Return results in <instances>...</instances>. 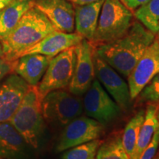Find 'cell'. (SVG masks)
Instances as JSON below:
<instances>
[{"label": "cell", "instance_id": "cell-5", "mask_svg": "<svg viewBox=\"0 0 159 159\" xmlns=\"http://www.w3.org/2000/svg\"><path fill=\"white\" fill-rule=\"evenodd\" d=\"M83 110L80 96L63 89L51 91L42 99L43 118L61 126H66L71 120L80 116Z\"/></svg>", "mask_w": 159, "mask_h": 159}, {"label": "cell", "instance_id": "cell-3", "mask_svg": "<svg viewBox=\"0 0 159 159\" xmlns=\"http://www.w3.org/2000/svg\"><path fill=\"white\" fill-rule=\"evenodd\" d=\"M42 97L38 85H30L25 97L9 122L29 146L38 148L44 129Z\"/></svg>", "mask_w": 159, "mask_h": 159}, {"label": "cell", "instance_id": "cell-27", "mask_svg": "<svg viewBox=\"0 0 159 159\" xmlns=\"http://www.w3.org/2000/svg\"><path fill=\"white\" fill-rule=\"evenodd\" d=\"M124 5L126 6L129 10L131 11H135V10L147 2H148L150 0H120Z\"/></svg>", "mask_w": 159, "mask_h": 159}, {"label": "cell", "instance_id": "cell-31", "mask_svg": "<svg viewBox=\"0 0 159 159\" xmlns=\"http://www.w3.org/2000/svg\"><path fill=\"white\" fill-rule=\"evenodd\" d=\"M152 159H159V152H158V153H156V155H155V156L153 157V158Z\"/></svg>", "mask_w": 159, "mask_h": 159}, {"label": "cell", "instance_id": "cell-9", "mask_svg": "<svg viewBox=\"0 0 159 159\" xmlns=\"http://www.w3.org/2000/svg\"><path fill=\"white\" fill-rule=\"evenodd\" d=\"M103 131V124L98 121L91 117H77L65 126L57 144V151L62 152L77 145L98 139Z\"/></svg>", "mask_w": 159, "mask_h": 159}, {"label": "cell", "instance_id": "cell-33", "mask_svg": "<svg viewBox=\"0 0 159 159\" xmlns=\"http://www.w3.org/2000/svg\"><path fill=\"white\" fill-rule=\"evenodd\" d=\"M158 35H159V32H158Z\"/></svg>", "mask_w": 159, "mask_h": 159}, {"label": "cell", "instance_id": "cell-1", "mask_svg": "<svg viewBox=\"0 0 159 159\" xmlns=\"http://www.w3.org/2000/svg\"><path fill=\"white\" fill-rule=\"evenodd\" d=\"M154 40V33L134 20L125 35L111 42L97 46L95 52L113 69L128 77Z\"/></svg>", "mask_w": 159, "mask_h": 159}, {"label": "cell", "instance_id": "cell-18", "mask_svg": "<svg viewBox=\"0 0 159 159\" xmlns=\"http://www.w3.org/2000/svg\"><path fill=\"white\" fill-rule=\"evenodd\" d=\"M34 5V0H13L0 11V41L14 29L22 16Z\"/></svg>", "mask_w": 159, "mask_h": 159}, {"label": "cell", "instance_id": "cell-2", "mask_svg": "<svg viewBox=\"0 0 159 159\" xmlns=\"http://www.w3.org/2000/svg\"><path fill=\"white\" fill-rule=\"evenodd\" d=\"M55 30H57L50 21L33 5L22 16L10 34L1 41L5 58L13 61L24 51Z\"/></svg>", "mask_w": 159, "mask_h": 159}, {"label": "cell", "instance_id": "cell-34", "mask_svg": "<svg viewBox=\"0 0 159 159\" xmlns=\"http://www.w3.org/2000/svg\"><path fill=\"white\" fill-rule=\"evenodd\" d=\"M158 37H159V35H158Z\"/></svg>", "mask_w": 159, "mask_h": 159}, {"label": "cell", "instance_id": "cell-30", "mask_svg": "<svg viewBox=\"0 0 159 159\" xmlns=\"http://www.w3.org/2000/svg\"><path fill=\"white\" fill-rule=\"evenodd\" d=\"M3 57H5V52H4L2 43L0 41V58H3Z\"/></svg>", "mask_w": 159, "mask_h": 159}, {"label": "cell", "instance_id": "cell-24", "mask_svg": "<svg viewBox=\"0 0 159 159\" xmlns=\"http://www.w3.org/2000/svg\"><path fill=\"white\" fill-rule=\"evenodd\" d=\"M139 96H140L141 102L159 105V73L142 89Z\"/></svg>", "mask_w": 159, "mask_h": 159}, {"label": "cell", "instance_id": "cell-6", "mask_svg": "<svg viewBox=\"0 0 159 159\" xmlns=\"http://www.w3.org/2000/svg\"><path fill=\"white\" fill-rule=\"evenodd\" d=\"M75 63V47L61 52L51 59L48 68L38 85L42 98L51 91L69 87L74 75Z\"/></svg>", "mask_w": 159, "mask_h": 159}, {"label": "cell", "instance_id": "cell-7", "mask_svg": "<svg viewBox=\"0 0 159 159\" xmlns=\"http://www.w3.org/2000/svg\"><path fill=\"white\" fill-rule=\"evenodd\" d=\"M83 108L89 117L106 124L116 118L120 108L103 89L98 80H94L85 91L83 100Z\"/></svg>", "mask_w": 159, "mask_h": 159}, {"label": "cell", "instance_id": "cell-20", "mask_svg": "<svg viewBox=\"0 0 159 159\" xmlns=\"http://www.w3.org/2000/svg\"><path fill=\"white\" fill-rule=\"evenodd\" d=\"M134 17L154 34L159 32V0H150L134 11Z\"/></svg>", "mask_w": 159, "mask_h": 159}, {"label": "cell", "instance_id": "cell-23", "mask_svg": "<svg viewBox=\"0 0 159 159\" xmlns=\"http://www.w3.org/2000/svg\"><path fill=\"white\" fill-rule=\"evenodd\" d=\"M101 142L99 139L77 145L67 150L62 156V159H95Z\"/></svg>", "mask_w": 159, "mask_h": 159}, {"label": "cell", "instance_id": "cell-11", "mask_svg": "<svg viewBox=\"0 0 159 159\" xmlns=\"http://www.w3.org/2000/svg\"><path fill=\"white\" fill-rule=\"evenodd\" d=\"M94 63L95 75L106 91L114 99L120 109L126 110L130 104L131 98L128 84L119 76L114 69L105 62L94 50Z\"/></svg>", "mask_w": 159, "mask_h": 159}, {"label": "cell", "instance_id": "cell-14", "mask_svg": "<svg viewBox=\"0 0 159 159\" xmlns=\"http://www.w3.org/2000/svg\"><path fill=\"white\" fill-rule=\"evenodd\" d=\"M83 39V37L77 33H68L55 30L36 44L24 51L19 57L29 54H41L53 57L66 49L75 47Z\"/></svg>", "mask_w": 159, "mask_h": 159}, {"label": "cell", "instance_id": "cell-13", "mask_svg": "<svg viewBox=\"0 0 159 159\" xmlns=\"http://www.w3.org/2000/svg\"><path fill=\"white\" fill-rule=\"evenodd\" d=\"M34 5L58 31L75 30V7L69 0H34Z\"/></svg>", "mask_w": 159, "mask_h": 159}, {"label": "cell", "instance_id": "cell-26", "mask_svg": "<svg viewBox=\"0 0 159 159\" xmlns=\"http://www.w3.org/2000/svg\"><path fill=\"white\" fill-rule=\"evenodd\" d=\"M13 71V61L7 59L0 58V80Z\"/></svg>", "mask_w": 159, "mask_h": 159}, {"label": "cell", "instance_id": "cell-8", "mask_svg": "<svg viewBox=\"0 0 159 159\" xmlns=\"http://www.w3.org/2000/svg\"><path fill=\"white\" fill-rule=\"evenodd\" d=\"M76 63L69 91L75 95L84 94L95 78L94 53L95 47L83 39L75 47Z\"/></svg>", "mask_w": 159, "mask_h": 159}, {"label": "cell", "instance_id": "cell-19", "mask_svg": "<svg viewBox=\"0 0 159 159\" xmlns=\"http://www.w3.org/2000/svg\"><path fill=\"white\" fill-rule=\"evenodd\" d=\"M159 128V105L150 103L145 111L144 119L141 127L134 156L131 159H139L150 144L155 133Z\"/></svg>", "mask_w": 159, "mask_h": 159}, {"label": "cell", "instance_id": "cell-22", "mask_svg": "<svg viewBox=\"0 0 159 159\" xmlns=\"http://www.w3.org/2000/svg\"><path fill=\"white\" fill-rule=\"evenodd\" d=\"M96 159H130L122 142V136L114 135L101 143Z\"/></svg>", "mask_w": 159, "mask_h": 159}, {"label": "cell", "instance_id": "cell-29", "mask_svg": "<svg viewBox=\"0 0 159 159\" xmlns=\"http://www.w3.org/2000/svg\"><path fill=\"white\" fill-rule=\"evenodd\" d=\"M12 1L13 0H0V11L11 3Z\"/></svg>", "mask_w": 159, "mask_h": 159}, {"label": "cell", "instance_id": "cell-28", "mask_svg": "<svg viewBox=\"0 0 159 159\" xmlns=\"http://www.w3.org/2000/svg\"><path fill=\"white\" fill-rule=\"evenodd\" d=\"M69 1L75 6H81L95 2L99 1V0H69Z\"/></svg>", "mask_w": 159, "mask_h": 159}, {"label": "cell", "instance_id": "cell-12", "mask_svg": "<svg viewBox=\"0 0 159 159\" xmlns=\"http://www.w3.org/2000/svg\"><path fill=\"white\" fill-rule=\"evenodd\" d=\"M29 87L30 85L15 73L0 84V123L11 119Z\"/></svg>", "mask_w": 159, "mask_h": 159}, {"label": "cell", "instance_id": "cell-10", "mask_svg": "<svg viewBox=\"0 0 159 159\" xmlns=\"http://www.w3.org/2000/svg\"><path fill=\"white\" fill-rule=\"evenodd\" d=\"M158 73L159 41L155 39L128 76L131 100L136 98L142 89Z\"/></svg>", "mask_w": 159, "mask_h": 159}, {"label": "cell", "instance_id": "cell-21", "mask_svg": "<svg viewBox=\"0 0 159 159\" xmlns=\"http://www.w3.org/2000/svg\"><path fill=\"white\" fill-rule=\"evenodd\" d=\"M144 114L145 111L144 110L139 111L129 121V122L125 127L123 134L122 135L123 147L130 157V159H131L134 156L141 127L144 122Z\"/></svg>", "mask_w": 159, "mask_h": 159}, {"label": "cell", "instance_id": "cell-15", "mask_svg": "<svg viewBox=\"0 0 159 159\" xmlns=\"http://www.w3.org/2000/svg\"><path fill=\"white\" fill-rule=\"evenodd\" d=\"M52 57L41 54H29L13 61V71L30 85H38Z\"/></svg>", "mask_w": 159, "mask_h": 159}, {"label": "cell", "instance_id": "cell-25", "mask_svg": "<svg viewBox=\"0 0 159 159\" xmlns=\"http://www.w3.org/2000/svg\"><path fill=\"white\" fill-rule=\"evenodd\" d=\"M159 146V128L155 133L152 140L139 159H152Z\"/></svg>", "mask_w": 159, "mask_h": 159}, {"label": "cell", "instance_id": "cell-17", "mask_svg": "<svg viewBox=\"0 0 159 159\" xmlns=\"http://www.w3.org/2000/svg\"><path fill=\"white\" fill-rule=\"evenodd\" d=\"M28 145L9 121L0 123V158L19 159Z\"/></svg>", "mask_w": 159, "mask_h": 159}, {"label": "cell", "instance_id": "cell-4", "mask_svg": "<svg viewBox=\"0 0 159 159\" xmlns=\"http://www.w3.org/2000/svg\"><path fill=\"white\" fill-rule=\"evenodd\" d=\"M134 17V13L120 0H104L91 43L96 47L122 37L132 25Z\"/></svg>", "mask_w": 159, "mask_h": 159}, {"label": "cell", "instance_id": "cell-16", "mask_svg": "<svg viewBox=\"0 0 159 159\" xmlns=\"http://www.w3.org/2000/svg\"><path fill=\"white\" fill-rule=\"evenodd\" d=\"M103 2L104 0H99L85 5L75 6L76 33L90 42L94 39Z\"/></svg>", "mask_w": 159, "mask_h": 159}, {"label": "cell", "instance_id": "cell-32", "mask_svg": "<svg viewBox=\"0 0 159 159\" xmlns=\"http://www.w3.org/2000/svg\"><path fill=\"white\" fill-rule=\"evenodd\" d=\"M0 159H4V158H0Z\"/></svg>", "mask_w": 159, "mask_h": 159}]
</instances>
